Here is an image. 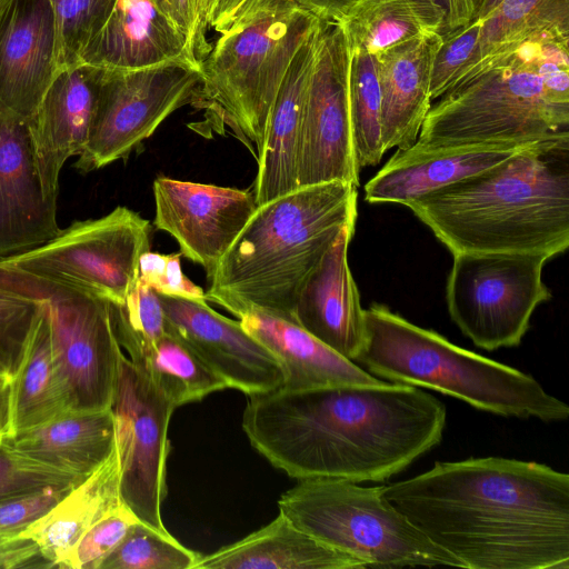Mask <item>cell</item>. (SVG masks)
I'll return each instance as SVG.
<instances>
[{
  "label": "cell",
  "instance_id": "e0dca14e",
  "mask_svg": "<svg viewBox=\"0 0 569 569\" xmlns=\"http://www.w3.org/2000/svg\"><path fill=\"white\" fill-rule=\"evenodd\" d=\"M59 71L50 0H8L0 9V104L30 119Z\"/></svg>",
  "mask_w": 569,
  "mask_h": 569
},
{
  "label": "cell",
  "instance_id": "6da1fadb",
  "mask_svg": "<svg viewBox=\"0 0 569 569\" xmlns=\"http://www.w3.org/2000/svg\"><path fill=\"white\" fill-rule=\"evenodd\" d=\"M446 406L419 387L385 382L249 396L242 428L273 467L298 480L386 481L438 446Z\"/></svg>",
  "mask_w": 569,
  "mask_h": 569
},
{
  "label": "cell",
  "instance_id": "d590c367",
  "mask_svg": "<svg viewBox=\"0 0 569 569\" xmlns=\"http://www.w3.org/2000/svg\"><path fill=\"white\" fill-rule=\"evenodd\" d=\"M58 33L60 70L76 66L107 21L116 0H50Z\"/></svg>",
  "mask_w": 569,
  "mask_h": 569
},
{
  "label": "cell",
  "instance_id": "f546056e",
  "mask_svg": "<svg viewBox=\"0 0 569 569\" xmlns=\"http://www.w3.org/2000/svg\"><path fill=\"white\" fill-rule=\"evenodd\" d=\"M350 49L372 56L421 36H442V22L427 0H361L340 22Z\"/></svg>",
  "mask_w": 569,
  "mask_h": 569
},
{
  "label": "cell",
  "instance_id": "5b68a950",
  "mask_svg": "<svg viewBox=\"0 0 569 569\" xmlns=\"http://www.w3.org/2000/svg\"><path fill=\"white\" fill-rule=\"evenodd\" d=\"M569 124V21L529 33L431 104L425 146L529 140Z\"/></svg>",
  "mask_w": 569,
  "mask_h": 569
},
{
  "label": "cell",
  "instance_id": "603a6c76",
  "mask_svg": "<svg viewBox=\"0 0 569 569\" xmlns=\"http://www.w3.org/2000/svg\"><path fill=\"white\" fill-rule=\"evenodd\" d=\"M320 23L296 52L273 102L257 156L253 196L260 206L298 189V156L306 90Z\"/></svg>",
  "mask_w": 569,
  "mask_h": 569
},
{
  "label": "cell",
  "instance_id": "ab89813d",
  "mask_svg": "<svg viewBox=\"0 0 569 569\" xmlns=\"http://www.w3.org/2000/svg\"><path fill=\"white\" fill-rule=\"evenodd\" d=\"M82 480L18 455L0 439V491L4 495L16 497L51 486H72Z\"/></svg>",
  "mask_w": 569,
  "mask_h": 569
},
{
  "label": "cell",
  "instance_id": "681fc988",
  "mask_svg": "<svg viewBox=\"0 0 569 569\" xmlns=\"http://www.w3.org/2000/svg\"><path fill=\"white\" fill-rule=\"evenodd\" d=\"M216 2L217 0H197V10L206 29L209 27L208 21L216 6Z\"/></svg>",
  "mask_w": 569,
  "mask_h": 569
},
{
  "label": "cell",
  "instance_id": "7dc6e473",
  "mask_svg": "<svg viewBox=\"0 0 569 569\" xmlns=\"http://www.w3.org/2000/svg\"><path fill=\"white\" fill-rule=\"evenodd\" d=\"M246 1L247 0H217L208 21L209 28H213L219 33L223 31Z\"/></svg>",
  "mask_w": 569,
  "mask_h": 569
},
{
  "label": "cell",
  "instance_id": "1f68e13d",
  "mask_svg": "<svg viewBox=\"0 0 569 569\" xmlns=\"http://www.w3.org/2000/svg\"><path fill=\"white\" fill-rule=\"evenodd\" d=\"M563 21H569V0H501L482 20L476 53L453 86L507 46Z\"/></svg>",
  "mask_w": 569,
  "mask_h": 569
},
{
  "label": "cell",
  "instance_id": "8fae6325",
  "mask_svg": "<svg viewBox=\"0 0 569 569\" xmlns=\"http://www.w3.org/2000/svg\"><path fill=\"white\" fill-rule=\"evenodd\" d=\"M150 233L149 220L118 206L101 218L74 221L44 243L0 261L118 303L138 282Z\"/></svg>",
  "mask_w": 569,
  "mask_h": 569
},
{
  "label": "cell",
  "instance_id": "836d02e7",
  "mask_svg": "<svg viewBox=\"0 0 569 569\" xmlns=\"http://www.w3.org/2000/svg\"><path fill=\"white\" fill-rule=\"evenodd\" d=\"M116 338L131 362L140 360L166 333V316L158 293L139 279L123 301L111 303Z\"/></svg>",
  "mask_w": 569,
  "mask_h": 569
},
{
  "label": "cell",
  "instance_id": "277c9868",
  "mask_svg": "<svg viewBox=\"0 0 569 569\" xmlns=\"http://www.w3.org/2000/svg\"><path fill=\"white\" fill-rule=\"evenodd\" d=\"M358 187H300L257 206L219 261L207 301L241 318L260 310L292 321L298 293L341 229L357 220Z\"/></svg>",
  "mask_w": 569,
  "mask_h": 569
},
{
  "label": "cell",
  "instance_id": "e575fe53",
  "mask_svg": "<svg viewBox=\"0 0 569 569\" xmlns=\"http://www.w3.org/2000/svg\"><path fill=\"white\" fill-rule=\"evenodd\" d=\"M199 557L170 533L139 520L99 569H192Z\"/></svg>",
  "mask_w": 569,
  "mask_h": 569
},
{
  "label": "cell",
  "instance_id": "b9f144b4",
  "mask_svg": "<svg viewBox=\"0 0 569 569\" xmlns=\"http://www.w3.org/2000/svg\"><path fill=\"white\" fill-rule=\"evenodd\" d=\"M72 486H51L0 500V538L19 537L44 516Z\"/></svg>",
  "mask_w": 569,
  "mask_h": 569
},
{
  "label": "cell",
  "instance_id": "52a82bcc",
  "mask_svg": "<svg viewBox=\"0 0 569 569\" xmlns=\"http://www.w3.org/2000/svg\"><path fill=\"white\" fill-rule=\"evenodd\" d=\"M296 0H247L200 61L193 106L257 158L279 87L319 23Z\"/></svg>",
  "mask_w": 569,
  "mask_h": 569
},
{
  "label": "cell",
  "instance_id": "30bf717a",
  "mask_svg": "<svg viewBox=\"0 0 569 569\" xmlns=\"http://www.w3.org/2000/svg\"><path fill=\"white\" fill-rule=\"evenodd\" d=\"M452 256L446 284L451 320L483 350L519 346L537 307L551 299L542 280L549 258L531 253Z\"/></svg>",
  "mask_w": 569,
  "mask_h": 569
},
{
  "label": "cell",
  "instance_id": "7a4b0ae2",
  "mask_svg": "<svg viewBox=\"0 0 569 569\" xmlns=\"http://www.w3.org/2000/svg\"><path fill=\"white\" fill-rule=\"evenodd\" d=\"M383 493L466 569L569 568V475L545 463L437 461Z\"/></svg>",
  "mask_w": 569,
  "mask_h": 569
},
{
  "label": "cell",
  "instance_id": "ba28073f",
  "mask_svg": "<svg viewBox=\"0 0 569 569\" xmlns=\"http://www.w3.org/2000/svg\"><path fill=\"white\" fill-rule=\"evenodd\" d=\"M383 489L332 478L301 479L281 495L278 507L296 527L365 568H463L399 511Z\"/></svg>",
  "mask_w": 569,
  "mask_h": 569
},
{
  "label": "cell",
  "instance_id": "484cf974",
  "mask_svg": "<svg viewBox=\"0 0 569 569\" xmlns=\"http://www.w3.org/2000/svg\"><path fill=\"white\" fill-rule=\"evenodd\" d=\"M1 441L42 466L84 479L116 448L114 416L111 408L69 410L38 427L7 435Z\"/></svg>",
  "mask_w": 569,
  "mask_h": 569
},
{
  "label": "cell",
  "instance_id": "8992f818",
  "mask_svg": "<svg viewBox=\"0 0 569 569\" xmlns=\"http://www.w3.org/2000/svg\"><path fill=\"white\" fill-rule=\"evenodd\" d=\"M356 363L389 382L427 388L502 417L566 421L569 407L532 376L466 350L416 326L382 303L365 310Z\"/></svg>",
  "mask_w": 569,
  "mask_h": 569
},
{
  "label": "cell",
  "instance_id": "f6af8a7d",
  "mask_svg": "<svg viewBox=\"0 0 569 569\" xmlns=\"http://www.w3.org/2000/svg\"><path fill=\"white\" fill-rule=\"evenodd\" d=\"M442 22V36L468 23L475 16V0H427Z\"/></svg>",
  "mask_w": 569,
  "mask_h": 569
},
{
  "label": "cell",
  "instance_id": "2e32d148",
  "mask_svg": "<svg viewBox=\"0 0 569 569\" xmlns=\"http://www.w3.org/2000/svg\"><path fill=\"white\" fill-rule=\"evenodd\" d=\"M158 296L166 329L188 343L228 388L253 396L282 387L279 361L240 321L218 313L207 301Z\"/></svg>",
  "mask_w": 569,
  "mask_h": 569
},
{
  "label": "cell",
  "instance_id": "5bb4252c",
  "mask_svg": "<svg viewBox=\"0 0 569 569\" xmlns=\"http://www.w3.org/2000/svg\"><path fill=\"white\" fill-rule=\"evenodd\" d=\"M350 47L341 23L321 20L301 119L298 187H359L349 106Z\"/></svg>",
  "mask_w": 569,
  "mask_h": 569
},
{
  "label": "cell",
  "instance_id": "cb8c5ba5",
  "mask_svg": "<svg viewBox=\"0 0 569 569\" xmlns=\"http://www.w3.org/2000/svg\"><path fill=\"white\" fill-rule=\"evenodd\" d=\"M239 321L279 361L284 378L281 389L300 391L387 382L341 357L296 322L260 310L248 311Z\"/></svg>",
  "mask_w": 569,
  "mask_h": 569
},
{
  "label": "cell",
  "instance_id": "d6986e66",
  "mask_svg": "<svg viewBox=\"0 0 569 569\" xmlns=\"http://www.w3.org/2000/svg\"><path fill=\"white\" fill-rule=\"evenodd\" d=\"M541 139L436 146L415 142L407 149H398L366 183L365 200L406 206L423 194L492 168Z\"/></svg>",
  "mask_w": 569,
  "mask_h": 569
},
{
  "label": "cell",
  "instance_id": "f5cc1de1",
  "mask_svg": "<svg viewBox=\"0 0 569 569\" xmlns=\"http://www.w3.org/2000/svg\"><path fill=\"white\" fill-rule=\"evenodd\" d=\"M8 0H0V9L2 8V6L7 2Z\"/></svg>",
  "mask_w": 569,
  "mask_h": 569
},
{
  "label": "cell",
  "instance_id": "83f0119b",
  "mask_svg": "<svg viewBox=\"0 0 569 569\" xmlns=\"http://www.w3.org/2000/svg\"><path fill=\"white\" fill-rule=\"evenodd\" d=\"M122 503L117 449L19 537L34 541L51 568L63 565L82 536Z\"/></svg>",
  "mask_w": 569,
  "mask_h": 569
},
{
  "label": "cell",
  "instance_id": "44dd1931",
  "mask_svg": "<svg viewBox=\"0 0 569 569\" xmlns=\"http://www.w3.org/2000/svg\"><path fill=\"white\" fill-rule=\"evenodd\" d=\"M356 222L345 226L302 284L292 320L341 357L356 361L366 335L365 309L348 248Z\"/></svg>",
  "mask_w": 569,
  "mask_h": 569
},
{
  "label": "cell",
  "instance_id": "4fadbf2b",
  "mask_svg": "<svg viewBox=\"0 0 569 569\" xmlns=\"http://www.w3.org/2000/svg\"><path fill=\"white\" fill-rule=\"evenodd\" d=\"M177 407L121 350L111 409L120 498L143 523L169 533L161 519L167 495L168 427Z\"/></svg>",
  "mask_w": 569,
  "mask_h": 569
},
{
  "label": "cell",
  "instance_id": "f907efd6",
  "mask_svg": "<svg viewBox=\"0 0 569 569\" xmlns=\"http://www.w3.org/2000/svg\"><path fill=\"white\" fill-rule=\"evenodd\" d=\"M500 1L501 0H479L476 13L472 19H486Z\"/></svg>",
  "mask_w": 569,
  "mask_h": 569
},
{
  "label": "cell",
  "instance_id": "9a60e30c",
  "mask_svg": "<svg viewBox=\"0 0 569 569\" xmlns=\"http://www.w3.org/2000/svg\"><path fill=\"white\" fill-rule=\"evenodd\" d=\"M154 227L172 236L207 278L257 208L253 192L158 177L152 184Z\"/></svg>",
  "mask_w": 569,
  "mask_h": 569
},
{
  "label": "cell",
  "instance_id": "d4e9b609",
  "mask_svg": "<svg viewBox=\"0 0 569 569\" xmlns=\"http://www.w3.org/2000/svg\"><path fill=\"white\" fill-rule=\"evenodd\" d=\"M442 36L432 32L375 56L381 92L385 151L407 149L418 139L431 107L430 77Z\"/></svg>",
  "mask_w": 569,
  "mask_h": 569
},
{
  "label": "cell",
  "instance_id": "7402d4cb",
  "mask_svg": "<svg viewBox=\"0 0 569 569\" xmlns=\"http://www.w3.org/2000/svg\"><path fill=\"white\" fill-rule=\"evenodd\" d=\"M187 58L200 62L187 37L151 0H116L102 28L79 63L109 70H134Z\"/></svg>",
  "mask_w": 569,
  "mask_h": 569
},
{
  "label": "cell",
  "instance_id": "f35d334b",
  "mask_svg": "<svg viewBox=\"0 0 569 569\" xmlns=\"http://www.w3.org/2000/svg\"><path fill=\"white\" fill-rule=\"evenodd\" d=\"M39 302L0 287V360L12 375L39 311Z\"/></svg>",
  "mask_w": 569,
  "mask_h": 569
},
{
  "label": "cell",
  "instance_id": "3957f363",
  "mask_svg": "<svg viewBox=\"0 0 569 569\" xmlns=\"http://www.w3.org/2000/svg\"><path fill=\"white\" fill-rule=\"evenodd\" d=\"M406 207L452 254H561L569 247V132Z\"/></svg>",
  "mask_w": 569,
  "mask_h": 569
},
{
  "label": "cell",
  "instance_id": "bcb514c9",
  "mask_svg": "<svg viewBox=\"0 0 569 569\" xmlns=\"http://www.w3.org/2000/svg\"><path fill=\"white\" fill-rule=\"evenodd\" d=\"M318 19L342 22L361 0H296Z\"/></svg>",
  "mask_w": 569,
  "mask_h": 569
},
{
  "label": "cell",
  "instance_id": "d6a6232c",
  "mask_svg": "<svg viewBox=\"0 0 569 569\" xmlns=\"http://www.w3.org/2000/svg\"><path fill=\"white\" fill-rule=\"evenodd\" d=\"M349 106L352 140L360 169L379 164L385 154L381 138V92L377 58L350 49Z\"/></svg>",
  "mask_w": 569,
  "mask_h": 569
},
{
  "label": "cell",
  "instance_id": "8d00e7d4",
  "mask_svg": "<svg viewBox=\"0 0 569 569\" xmlns=\"http://www.w3.org/2000/svg\"><path fill=\"white\" fill-rule=\"evenodd\" d=\"M482 20L468 23L442 36L435 54L430 77V99H439L455 84L471 62L478 46Z\"/></svg>",
  "mask_w": 569,
  "mask_h": 569
},
{
  "label": "cell",
  "instance_id": "9c48e42d",
  "mask_svg": "<svg viewBox=\"0 0 569 569\" xmlns=\"http://www.w3.org/2000/svg\"><path fill=\"white\" fill-rule=\"evenodd\" d=\"M0 287L42 305L52 353L69 410L111 408L121 347L110 301L0 261Z\"/></svg>",
  "mask_w": 569,
  "mask_h": 569
},
{
  "label": "cell",
  "instance_id": "60d3db41",
  "mask_svg": "<svg viewBox=\"0 0 569 569\" xmlns=\"http://www.w3.org/2000/svg\"><path fill=\"white\" fill-rule=\"evenodd\" d=\"M181 256L146 251L140 257L138 279L159 295L207 301L202 288L182 272Z\"/></svg>",
  "mask_w": 569,
  "mask_h": 569
},
{
  "label": "cell",
  "instance_id": "c3c4849f",
  "mask_svg": "<svg viewBox=\"0 0 569 569\" xmlns=\"http://www.w3.org/2000/svg\"><path fill=\"white\" fill-rule=\"evenodd\" d=\"M10 385L11 375L0 373V439L7 436L10 429Z\"/></svg>",
  "mask_w": 569,
  "mask_h": 569
},
{
  "label": "cell",
  "instance_id": "db71d44e",
  "mask_svg": "<svg viewBox=\"0 0 569 569\" xmlns=\"http://www.w3.org/2000/svg\"><path fill=\"white\" fill-rule=\"evenodd\" d=\"M475 1H476V3H477V7H478L479 0H475Z\"/></svg>",
  "mask_w": 569,
  "mask_h": 569
},
{
  "label": "cell",
  "instance_id": "816d5d0a",
  "mask_svg": "<svg viewBox=\"0 0 569 569\" xmlns=\"http://www.w3.org/2000/svg\"><path fill=\"white\" fill-rule=\"evenodd\" d=\"M2 372H8V370L6 369L4 365L0 360V373H2Z\"/></svg>",
  "mask_w": 569,
  "mask_h": 569
},
{
  "label": "cell",
  "instance_id": "ac0fdd59",
  "mask_svg": "<svg viewBox=\"0 0 569 569\" xmlns=\"http://www.w3.org/2000/svg\"><path fill=\"white\" fill-rule=\"evenodd\" d=\"M61 229L42 187L27 120L0 104V259L33 249Z\"/></svg>",
  "mask_w": 569,
  "mask_h": 569
},
{
  "label": "cell",
  "instance_id": "ffe728a7",
  "mask_svg": "<svg viewBox=\"0 0 569 569\" xmlns=\"http://www.w3.org/2000/svg\"><path fill=\"white\" fill-rule=\"evenodd\" d=\"M103 72L86 63L60 70L27 120L43 190L53 199L64 163L87 142Z\"/></svg>",
  "mask_w": 569,
  "mask_h": 569
},
{
  "label": "cell",
  "instance_id": "7bdbcfd3",
  "mask_svg": "<svg viewBox=\"0 0 569 569\" xmlns=\"http://www.w3.org/2000/svg\"><path fill=\"white\" fill-rule=\"evenodd\" d=\"M156 7L187 37L199 61L208 53L207 29L202 24L197 0H151Z\"/></svg>",
  "mask_w": 569,
  "mask_h": 569
},
{
  "label": "cell",
  "instance_id": "f1b7e54d",
  "mask_svg": "<svg viewBox=\"0 0 569 569\" xmlns=\"http://www.w3.org/2000/svg\"><path fill=\"white\" fill-rule=\"evenodd\" d=\"M39 305L22 357L11 375L8 435L38 427L69 411L54 365L49 320Z\"/></svg>",
  "mask_w": 569,
  "mask_h": 569
},
{
  "label": "cell",
  "instance_id": "4dcf8cb0",
  "mask_svg": "<svg viewBox=\"0 0 569 569\" xmlns=\"http://www.w3.org/2000/svg\"><path fill=\"white\" fill-rule=\"evenodd\" d=\"M132 365L176 407L228 388L227 382L188 343L167 329L154 346Z\"/></svg>",
  "mask_w": 569,
  "mask_h": 569
},
{
  "label": "cell",
  "instance_id": "4316f807",
  "mask_svg": "<svg viewBox=\"0 0 569 569\" xmlns=\"http://www.w3.org/2000/svg\"><path fill=\"white\" fill-rule=\"evenodd\" d=\"M357 569V558L331 548L279 512L267 526L200 556L192 569Z\"/></svg>",
  "mask_w": 569,
  "mask_h": 569
},
{
  "label": "cell",
  "instance_id": "7c38bea8",
  "mask_svg": "<svg viewBox=\"0 0 569 569\" xmlns=\"http://www.w3.org/2000/svg\"><path fill=\"white\" fill-rule=\"evenodd\" d=\"M200 82V62L187 58L134 70L104 69L74 167L87 173L127 158L172 112L192 104Z\"/></svg>",
  "mask_w": 569,
  "mask_h": 569
},
{
  "label": "cell",
  "instance_id": "ee69618b",
  "mask_svg": "<svg viewBox=\"0 0 569 569\" xmlns=\"http://www.w3.org/2000/svg\"><path fill=\"white\" fill-rule=\"evenodd\" d=\"M51 568L37 543L28 538H0V569Z\"/></svg>",
  "mask_w": 569,
  "mask_h": 569
},
{
  "label": "cell",
  "instance_id": "74e56055",
  "mask_svg": "<svg viewBox=\"0 0 569 569\" xmlns=\"http://www.w3.org/2000/svg\"><path fill=\"white\" fill-rule=\"evenodd\" d=\"M137 521L139 519L134 513L120 503L82 536L67 558L63 569H99Z\"/></svg>",
  "mask_w": 569,
  "mask_h": 569
}]
</instances>
